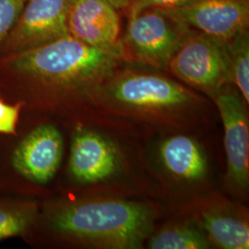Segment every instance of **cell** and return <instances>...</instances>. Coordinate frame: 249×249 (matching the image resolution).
<instances>
[{
	"mask_svg": "<svg viewBox=\"0 0 249 249\" xmlns=\"http://www.w3.org/2000/svg\"><path fill=\"white\" fill-rule=\"evenodd\" d=\"M70 36L86 45L108 48L120 43V18L105 0H75L69 17Z\"/></svg>",
	"mask_w": 249,
	"mask_h": 249,
	"instance_id": "obj_10",
	"label": "cell"
},
{
	"mask_svg": "<svg viewBox=\"0 0 249 249\" xmlns=\"http://www.w3.org/2000/svg\"><path fill=\"white\" fill-rule=\"evenodd\" d=\"M193 0H133L130 5V14L143 9H174L181 8Z\"/></svg>",
	"mask_w": 249,
	"mask_h": 249,
	"instance_id": "obj_19",
	"label": "cell"
},
{
	"mask_svg": "<svg viewBox=\"0 0 249 249\" xmlns=\"http://www.w3.org/2000/svg\"><path fill=\"white\" fill-rule=\"evenodd\" d=\"M105 1L110 3L115 9L119 10V9L129 8L133 0H105Z\"/></svg>",
	"mask_w": 249,
	"mask_h": 249,
	"instance_id": "obj_20",
	"label": "cell"
},
{
	"mask_svg": "<svg viewBox=\"0 0 249 249\" xmlns=\"http://www.w3.org/2000/svg\"><path fill=\"white\" fill-rule=\"evenodd\" d=\"M201 228L212 244L224 249L249 248V224L227 214L207 212L201 216Z\"/></svg>",
	"mask_w": 249,
	"mask_h": 249,
	"instance_id": "obj_13",
	"label": "cell"
},
{
	"mask_svg": "<svg viewBox=\"0 0 249 249\" xmlns=\"http://www.w3.org/2000/svg\"><path fill=\"white\" fill-rule=\"evenodd\" d=\"M168 67L188 85L211 94L231 82L225 42L202 33L189 36Z\"/></svg>",
	"mask_w": 249,
	"mask_h": 249,
	"instance_id": "obj_5",
	"label": "cell"
},
{
	"mask_svg": "<svg viewBox=\"0 0 249 249\" xmlns=\"http://www.w3.org/2000/svg\"><path fill=\"white\" fill-rule=\"evenodd\" d=\"M24 4L21 0H0V45L9 35Z\"/></svg>",
	"mask_w": 249,
	"mask_h": 249,
	"instance_id": "obj_17",
	"label": "cell"
},
{
	"mask_svg": "<svg viewBox=\"0 0 249 249\" xmlns=\"http://www.w3.org/2000/svg\"><path fill=\"white\" fill-rule=\"evenodd\" d=\"M75 0H29L0 45V57L22 53L70 36Z\"/></svg>",
	"mask_w": 249,
	"mask_h": 249,
	"instance_id": "obj_4",
	"label": "cell"
},
{
	"mask_svg": "<svg viewBox=\"0 0 249 249\" xmlns=\"http://www.w3.org/2000/svg\"><path fill=\"white\" fill-rule=\"evenodd\" d=\"M118 166L116 149L101 135L80 129L72 141L70 171L81 183H94L111 177Z\"/></svg>",
	"mask_w": 249,
	"mask_h": 249,
	"instance_id": "obj_11",
	"label": "cell"
},
{
	"mask_svg": "<svg viewBox=\"0 0 249 249\" xmlns=\"http://www.w3.org/2000/svg\"><path fill=\"white\" fill-rule=\"evenodd\" d=\"M212 95L223 119L228 178L234 187L246 188L249 179V131L244 101L236 90L225 85Z\"/></svg>",
	"mask_w": 249,
	"mask_h": 249,
	"instance_id": "obj_8",
	"label": "cell"
},
{
	"mask_svg": "<svg viewBox=\"0 0 249 249\" xmlns=\"http://www.w3.org/2000/svg\"><path fill=\"white\" fill-rule=\"evenodd\" d=\"M209 240L201 226L182 224L163 229L149 242L152 249H206L211 248Z\"/></svg>",
	"mask_w": 249,
	"mask_h": 249,
	"instance_id": "obj_15",
	"label": "cell"
},
{
	"mask_svg": "<svg viewBox=\"0 0 249 249\" xmlns=\"http://www.w3.org/2000/svg\"><path fill=\"white\" fill-rule=\"evenodd\" d=\"M231 82L249 103V36L248 30L225 42Z\"/></svg>",
	"mask_w": 249,
	"mask_h": 249,
	"instance_id": "obj_16",
	"label": "cell"
},
{
	"mask_svg": "<svg viewBox=\"0 0 249 249\" xmlns=\"http://www.w3.org/2000/svg\"><path fill=\"white\" fill-rule=\"evenodd\" d=\"M21 107L18 104H8L0 99V134L17 133V124Z\"/></svg>",
	"mask_w": 249,
	"mask_h": 249,
	"instance_id": "obj_18",
	"label": "cell"
},
{
	"mask_svg": "<svg viewBox=\"0 0 249 249\" xmlns=\"http://www.w3.org/2000/svg\"><path fill=\"white\" fill-rule=\"evenodd\" d=\"M21 1H23V2H25V3H26L27 1H29V0H21Z\"/></svg>",
	"mask_w": 249,
	"mask_h": 249,
	"instance_id": "obj_21",
	"label": "cell"
},
{
	"mask_svg": "<svg viewBox=\"0 0 249 249\" xmlns=\"http://www.w3.org/2000/svg\"><path fill=\"white\" fill-rule=\"evenodd\" d=\"M108 90L117 103L142 110H168L193 100V94L176 81L145 73L122 75L110 84Z\"/></svg>",
	"mask_w": 249,
	"mask_h": 249,
	"instance_id": "obj_6",
	"label": "cell"
},
{
	"mask_svg": "<svg viewBox=\"0 0 249 249\" xmlns=\"http://www.w3.org/2000/svg\"><path fill=\"white\" fill-rule=\"evenodd\" d=\"M191 27L159 9L130 14L124 46L134 56L156 68H166L173 55L193 33Z\"/></svg>",
	"mask_w": 249,
	"mask_h": 249,
	"instance_id": "obj_3",
	"label": "cell"
},
{
	"mask_svg": "<svg viewBox=\"0 0 249 249\" xmlns=\"http://www.w3.org/2000/svg\"><path fill=\"white\" fill-rule=\"evenodd\" d=\"M160 160L176 178L197 181L207 173V160L199 144L190 137L178 135L160 145Z\"/></svg>",
	"mask_w": 249,
	"mask_h": 249,
	"instance_id": "obj_12",
	"label": "cell"
},
{
	"mask_svg": "<svg viewBox=\"0 0 249 249\" xmlns=\"http://www.w3.org/2000/svg\"><path fill=\"white\" fill-rule=\"evenodd\" d=\"M125 57L123 43L108 48L71 36L0 57V94L28 109L60 107L89 94Z\"/></svg>",
	"mask_w": 249,
	"mask_h": 249,
	"instance_id": "obj_1",
	"label": "cell"
},
{
	"mask_svg": "<svg viewBox=\"0 0 249 249\" xmlns=\"http://www.w3.org/2000/svg\"><path fill=\"white\" fill-rule=\"evenodd\" d=\"M39 216V207L35 201L0 200V241L25 235Z\"/></svg>",
	"mask_w": 249,
	"mask_h": 249,
	"instance_id": "obj_14",
	"label": "cell"
},
{
	"mask_svg": "<svg viewBox=\"0 0 249 249\" xmlns=\"http://www.w3.org/2000/svg\"><path fill=\"white\" fill-rule=\"evenodd\" d=\"M153 212L118 199L78 200L47 210L49 228L68 239L106 249L142 248L153 226Z\"/></svg>",
	"mask_w": 249,
	"mask_h": 249,
	"instance_id": "obj_2",
	"label": "cell"
},
{
	"mask_svg": "<svg viewBox=\"0 0 249 249\" xmlns=\"http://www.w3.org/2000/svg\"><path fill=\"white\" fill-rule=\"evenodd\" d=\"M162 10L223 42L247 31L249 27V0H193L181 8Z\"/></svg>",
	"mask_w": 249,
	"mask_h": 249,
	"instance_id": "obj_7",
	"label": "cell"
},
{
	"mask_svg": "<svg viewBox=\"0 0 249 249\" xmlns=\"http://www.w3.org/2000/svg\"><path fill=\"white\" fill-rule=\"evenodd\" d=\"M63 151L60 131L53 124H41L18 143L11 162L22 178L36 184H45L53 179L59 168Z\"/></svg>",
	"mask_w": 249,
	"mask_h": 249,
	"instance_id": "obj_9",
	"label": "cell"
}]
</instances>
